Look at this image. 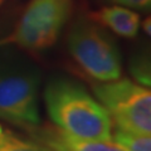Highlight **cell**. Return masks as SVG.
I'll use <instances>...</instances> for the list:
<instances>
[{
	"label": "cell",
	"mask_w": 151,
	"mask_h": 151,
	"mask_svg": "<svg viewBox=\"0 0 151 151\" xmlns=\"http://www.w3.org/2000/svg\"><path fill=\"white\" fill-rule=\"evenodd\" d=\"M68 49L79 67L97 83L116 81L124 73L120 47L93 19H79L68 34Z\"/></svg>",
	"instance_id": "obj_2"
},
{
	"label": "cell",
	"mask_w": 151,
	"mask_h": 151,
	"mask_svg": "<svg viewBox=\"0 0 151 151\" xmlns=\"http://www.w3.org/2000/svg\"><path fill=\"white\" fill-rule=\"evenodd\" d=\"M49 119L59 130L88 140H112L113 121L102 102L81 83L55 78L44 89Z\"/></svg>",
	"instance_id": "obj_1"
},
{
	"label": "cell",
	"mask_w": 151,
	"mask_h": 151,
	"mask_svg": "<svg viewBox=\"0 0 151 151\" xmlns=\"http://www.w3.org/2000/svg\"><path fill=\"white\" fill-rule=\"evenodd\" d=\"M129 72L134 81L151 88V44L134 50L129 58Z\"/></svg>",
	"instance_id": "obj_8"
},
{
	"label": "cell",
	"mask_w": 151,
	"mask_h": 151,
	"mask_svg": "<svg viewBox=\"0 0 151 151\" xmlns=\"http://www.w3.org/2000/svg\"><path fill=\"white\" fill-rule=\"evenodd\" d=\"M38 86L34 73L0 76V120L28 132L40 126Z\"/></svg>",
	"instance_id": "obj_5"
},
{
	"label": "cell",
	"mask_w": 151,
	"mask_h": 151,
	"mask_svg": "<svg viewBox=\"0 0 151 151\" xmlns=\"http://www.w3.org/2000/svg\"><path fill=\"white\" fill-rule=\"evenodd\" d=\"M32 139L53 151H127L115 140H88L69 135L53 126H38L30 131Z\"/></svg>",
	"instance_id": "obj_6"
},
{
	"label": "cell",
	"mask_w": 151,
	"mask_h": 151,
	"mask_svg": "<svg viewBox=\"0 0 151 151\" xmlns=\"http://www.w3.org/2000/svg\"><path fill=\"white\" fill-rule=\"evenodd\" d=\"M72 8L73 0H33L10 40L32 50L49 48L58 40Z\"/></svg>",
	"instance_id": "obj_4"
},
{
	"label": "cell",
	"mask_w": 151,
	"mask_h": 151,
	"mask_svg": "<svg viewBox=\"0 0 151 151\" xmlns=\"http://www.w3.org/2000/svg\"><path fill=\"white\" fill-rule=\"evenodd\" d=\"M1 43H4V42H0V44H1Z\"/></svg>",
	"instance_id": "obj_14"
},
{
	"label": "cell",
	"mask_w": 151,
	"mask_h": 151,
	"mask_svg": "<svg viewBox=\"0 0 151 151\" xmlns=\"http://www.w3.org/2000/svg\"><path fill=\"white\" fill-rule=\"evenodd\" d=\"M0 151H53L34 139L27 140L0 125Z\"/></svg>",
	"instance_id": "obj_9"
},
{
	"label": "cell",
	"mask_w": 151,
	"mask_h": 151,
	"mask_svg": "<svg viewBox=\"0 0 151 151\" xmlns=\"http://www.w3.org/2000/svg\"><path fill=\"white\" fill-rule=\"evenodd\" d=\"M91 19L106 28L108 32H112L113 34L126 39L137 37L141 27L139 13L117 4L111 6H103L100 10L92 13Z\"/></svg>",
	"instance_id": "obj_7"
},
{
	"label": "cell",
	"mask_w": 151,
	"mask_h": 151,
	"mask_svg": "<svg viewBox=\"0 0 151 151\" xmlns=\"http://www.w3.org/2000/svg\"><path fill=\"white\" fill-rule=\"evenodd\" d=\"M141 27H142V29L146 34L151 38V15L147 17L142 23H141Z\"/></svg>",
	"instance_id": "obj_12"
},
{
	"label": "cell",
	"mask_w": 151,
	"mask_h": 151,
	"mask_svg": "<svg viewBox=\"0 0 151 151\" xmlns=\"http://www.w3.org/2000/svg\"><path fill=\"white\" fill-rule=\"evenodd\" d=\"M113 140L124 146L127 151H151V136L131 135L115 130Z\"/></svg>",
	"instance_id": "obj_10"
},
{
	"label": "cell",
	"mask_w": 151,
	"mask_h": 151,
	"mask_svg": "<svg viewBox=\"0 0 151 151\" xmlns=\"http://www.w3.org/2000/svg\"><path fill=\"white\" fill-rule=\"evenodd\" d=\"M93 94L110 112L115 130L151 136V88L132 78L97 83Z\"/></svg>",
	"instance_id": "obj_3"
},
{
	"label": "cell",
	"mask_w": 151,
	"mask_h": 151,
	"mask_svg": "<svg viewBox=\"0 0 151 151\" xmlns=\"http://www.w3.org/2000/svg\"><path fill=\"white\" fill-rule=\"evenodd\" d=\"M113 4L130 8L132 10L151 13V0H110Z\"/></svg>",
	"instance_id": "obj_11"
},
{
	"label": "cell",
	"mask_w": 151,
	"mask_h": 151,
	"mask_svg": "<svg viewBox=\"0 0 151 151\" xmlns=\"http://www.w3.org/2000/svg\"><path fill=\"white\" fill-rule=\"evenodd\" d=\"M3 1H4V0H0V5H1V3H3Z\"/></svg>",
	"instance_id": "obj_13"
}]
</instances>
